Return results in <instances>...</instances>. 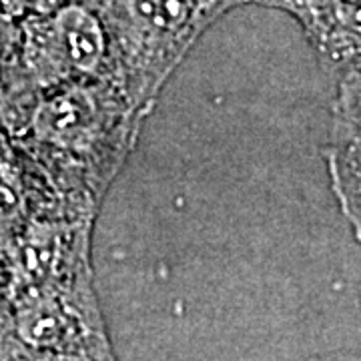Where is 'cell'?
Segmentation results:
<instances>
[{"instance_id": "obj_1", "label": "cell", "mask_w": 361, "mask_h": 361, "mask_svg": "<svg viewBox=\"0 0 361 361\" xmlns=\"http://www.w3.org/2000/svg\"><path fill=\"white\" fill-rule=\"evenodd\" d=\"M145 118L106 77L71 80L40 89L25 129L13 141L63 209L97 219Z\"/></svg>"}, {"instance_id": "obj_2", "label": "cell", "mask_w": 361, "mask_h": 361, "mask_svg": "<svg viewBox=\"0 0 361 361\" xmlns=\"http://www.w3.org/2000/svg\"><path fill=\"white\" fill-rule=\"evenodd\" d=\"M103 18L106 71L149 116L161 90L209 26L227 14L217 0H87Z\"/></svg>"}, {"instance_id": "obj_3", "label": "cell", "mask_w": 361, "mask_h": 361, "mask_svg": "<svg viewBox=\"0 0 361 361\" xmlns=\"http://www.w3.org/2000/svg\"><path fill=\"white\" fill-rule=\"evenodd\" d=\"M8 360H115L94 275L11 295Z\"/></svg>"}, {"instance_id": "obj_4", "label": "cell", "mask_w": 361, "mask_h": 361, "mask_svg": "<svg viewBox=\"0 0 361 361\" xmlns=\"http://www.w3.org/2000/svg\"><path fill=\"white\" fill-rule=\"evenodd\" d=\"M18 61L39 89L104 77L106 32L101 14L87 0L26 14L18 32Z\"/></svg>"}, {"instance_id": "obj_5", "label": "cell", "mask_w": 361, "mask_h": 361, "mask_svg": "<svg viewBox=\"0 0 361 361\" xmlns=\"http://www.w3.org/2000/svg\"><path fill=\"white\" fill-rule=\"evenodd\" d=\"M301 26L322 68L337 80L361 68V0H261Z\"/></svg>"}, {"instance_id": "obj_6", "label": "cell", "mask_w": 361, "mask_h": 361, "mask_svg": "<svg viewBox=\"0 0 361 361\" xmlns=\"http://www.w3.org/2000/svg\"><path fill=\"white\" fill-rule=\"evenodd\" d=\"M65 213L35 163L0 130V239L35 215Z\"/></svg>"}, {"instance_id": "obj_7", "label": "cell", "mask_w": 361, "mask_h": 361, "mask_svg": "<svg viewBox=\"0 0 361 361\" xmlns=\"http://www.w3.org/2000/svg\"><path fill=\"white\" fill-rule=\"evenodd\" d=\"M336 149H361V68L337 80L329 145Z\"/></svg>"}, {"instance_id": "obj_8", "label": "cell", "mask_w": 361, "mask_h": 361, "mask_svg": "<svg viewBox=\"0 0 361 361\" xmlns=\"http://www.w3.org/2000/svg\"><path fill=\"white\" fill-rule=\"evenodd\" d=\"M32 0H0V16L13 23H20L30 13Z\"/></svg>"}, {"instance_id": "obj_9", "label": "cell", "mask_w": 361, "mask_h": 361, "mask_svg": "<svg viewBox=\"0 0 361 361\" xmlns=\"http://www.w3.org/2000/svg\"><path fill=\"white\" fill-rule=\"evenodd\" d=\"M68 2H73V0H32V4H30V13H35V14L51 13V11H56L59 6L68 4Z\"/></svg>"}, {"instance_id": "obj_10", "label": "cell", "mask_w": 361, "mask_h": 361, "mask_svg": "<svg viewBox=\"0 0 361 361\" xmlns=\"http://www.w3.org/2000/svg\"><path fill=\"white\" fill-rule=\"evenodd\" d=\"M357 243H360V245H361V241H357Z\"/></svg>"}]
</instances>
